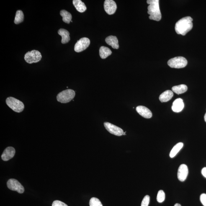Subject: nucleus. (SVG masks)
I'll return each instance as SVG.
<instances>
[{
  "label": "nucleus",
  "mask_w": 206,
  "mask_h": 206,
  "mask_svg": "<svg viewBox=\"0 0 206 206\" xmlns=\"http://www.w3.org/2000/svg\"><path fill=\"white\" fill-rule=\"evenodd\" d=\"M204 120H205V122H206V113L205 116H204Z\"/></svg>",
  "instance_id": "nucleus-31"
},
{
  "label": "nucleus",
  "mask_w": 206,
  "mask_h": 206,
  "mask_svg": "<svg viewBox=\"0 0 206 206\" xmlns=\"http://www.w3.org/2000/svg\"><path fill=\"white\" fill-rule=\"evenodd\" d=\"M90 44V41L87 37L80 39L75 44L74 49L75 52H80L88 48Z\"/></svg>",
  "instance_id": "nucleus-8"
},
{
  "label": "nucleus",
  "mask_w": 206,
  "mask_h": 206,
  "mask_svg": "<svg viewBox=\"0 0 206 206\" xmlns=\"http://www.w3.org/2000/svg\"><path fill=\"white\" fill-rule=\"evenodd\" d=\"M73 5L76 8L77 11L79 12L83 13L86 10L87 7L84 3L80 0H73Z\"/></svg>",
  "instance_id": "nucleus-18"
},
{
  "label": "nucleus",
  "mask_w": 206,
  "mask_h": 206,
  "mask_svg": "<svg viewBox=\"0 0 206 206\" xmlns=\"http://www.w3.org/2000/svg\"><path fill=\"white\" fill-rule=\"evenodd\" d=\"M24 20V14L23 11L21 10L17 11L16 12L15 18V24H19L22 22Z\"/></svg>",
  "instance_id": "nucleus-23"
},
{
  "label": "nucleus",
  "mask_w": 206,
  "mask_h": 206,
  "mask_svg": "<svg viewBox=\"0 0 206 206\" xmlns=\"http://www.w3.org/2000/svg\"><path fill=\"white\" fill-rule=\"evenodd\" d=\"M15 150L13 147H9L6 148L2 155V159L4 161H7L14 156Z\"/></svg>",
  "instance_id": "nucleus-12"
},
{
  "label": "nucleus",
  "mask_w": 206,
  "mask_h": 206,
  "mask_svg": "<svg viewBox=\"0 0 206 206\" xmlns=\"http://www.w3.org/2000/svg\"><path fill=\"white\" fill-rule=\"evenodd\" d=\"M187 90V87L185 84H181L179 85L173 86L172 88V90L178 94H183Z\"/></svg>",
  "instance_id": "nucleus-20"
},
{
  "label": "nucleus",
  "mask_w": 206,
  "mask_h": 206,
  "mask_svg": "<svg viewBox=\"0 0 206 206\" xmlns=\"http://www.w3.org/2000/svg\"><path fill=\"white\" fill-rule=\"evenodd\" d=\"M184 107V104L181 98L176 99L173 102L172 109L173 112L176 113L181 112Z\"/></svg>",
  "instance_id": "nucleus-14"
},
{
  "label": "nucleus",
  "mask_w": 206,
  "mask_h": 206,
  "mask_svg": "<svg viewBox=\"0 0 206 206\" xmlns=\"http://www.w3.org/2000/svg\"><path fill=\"white\" fill-rule=\"evenodd\" d=\"M165 198V195L164 191L163 190H160L158 191L157 199L159 203H162L163 202Z\"/></svg>",
  "instance_id": "nucleus-25"
},
{
  "label": "nucleus",
  "mask_w": 206,
  "mask_h": 206,
  "mask_svg": "<svg viewBox=\"0 0 206 206\" xmlns=\"http://www.w3.org/2000/svg\"><path fill=\"white\" fill-rule=\"evenodd\" d=\"M174 206H181L180 204H175Z\"/></svg>",
  "instance_id": "nucleus-30"
},
{
  "label": "nucleus",
  "mask_w": 206,
  "mask_h": 206,
  "mask_svg": "<svg viewBox=\"0 0 206 206\" xmlns=\"http://www.w3.org/2000/svg\"><path fill=\"white\" fill-rule=\"evenodd\" d=\"M173 93L172 91L166 90L162 93L159 97V100L161 102H166L169 101L173 97Z\"/></svg>",
  "instance_id": "nucleus-17"
},
{
  "label": "nucleus",
  "mask_w": 206,
  "mask_h": 206,
  "mask_svg": "<svg viewBox=\"0 0 206 206\" xmlns=\"http://www.w3.org/2000/svg\"><path fill=\"white\" fill-rule=\"evenodd\" d=\"M6 103L8 107L14 112L20 113L24 110V103L16 98L10 97L6 100Z\"/></svg>",
  "instance_id": "nucleus-3"
},
{
  "label": "nucleus",
  "mask_w": 206,
  "mask_h": 206,
  "mask_svg": "<svg viewBox=\"0 0 206 206\" xmlns=\"http://www.w3.org/2000/svg\"><path fill=\"white\" fill-rule=\"evenodd\" d=\"M60 15L63 18L62 20L63 22L68 24H70L72 19V15L70 12L63 10L60 11Z\"/></svg>",
  "instance_id": "nucleus-21"
},
{
  "label": "nucleus",
  "mask_w": 206,
  "mask_h": 206,
  "mask_svg": "<svg viewBox=\"0 0 206 206\" xmlns=\"http://www.w3.org/2000/svg\"><path fill=\"white\" fill-rule=\"evenodd\" d=\"M147 3L149 5L148 6V13L150 16L149 19L152 20L159 21L161 19V14L159 7V0H148Z\"/></svg>",
  "instance_id": "nucleus-2"
},
{
  "label": "nucleus",
  "mask_w": 206,
  "mask_h": 206,
  "mask_svg": "<svg viewBox=\"0 0 206 206\" xmlns=\"http://www.w3.org/2000/svg\"><path fill=\"white\" fill-rule=\"evenodd\" d=\"M200 200L203 205L206 206V194H203L201 195Z\"/></svg>",
  "instance_id": "nucleus-28"
},
{
  "label": "nucleus",
  "mask_w": 206,
  "mask_h": 206,
  "mask_svg": "<svg viewBox=\"0 0 206 206\" xmlns=\"http://www.w3.org/2000/svg\"><path fill=\"white\" fill-rule=\"evenodd\" d=\"M104 8L106 12L110 15L115 12L117 6L115 2L113 0H106L104 2Z\"/></svg>",
  "instance_id": "nucleus-10"
},
{
  "label": "nucleus",
  "mask_w": 206,
  "mask_h": 206,
  "mask_svg": "<svg viewBox=\"0 0 206 206\" xmlns=\"http://www.w3.org/2000/svg\"><path fill=\"white\" fill-rule=\"evenodd\" d=\"M168 64L172 68H183L187 65V61L184 57H175L168 60Z\"/></svg>",
  "instance_id": "nucleus-5"
},
{
  "label": "nucleus",
  "mask_w": 206,
  "mask_h": 206,
  "mask_svg": "<svg viewBox=\"0 0 206 206\" xmlns=\"http://www.w3.org/2000/svg\"><path fill=\"white\" fill-rule=\"evenodd\" d=\"M75 96V91L73 90L68 89L59 93L57 96V99L58 102L65 104L70 102L74 99Z\"/></svg>",
  "instance_id": "nucleus-4"
},
{
  "label": "nucleus",
  "mask_w": 206,
  "mask_h": 206,
  "mask_svg": "<svg viewBox=\"0 0 206 206\" xmlns=\"http://www.w3.org/2000/svg\"><path fill=\"white\" fill-rule=\"evenodd\" d=\"M41 58V54L37 50H32L27 52L24 57L25 61L29 64L38 62Z\"/></svg>",
  "instance_id": "nucleus-6"
},
{
  "label": "nucleus",
  "mask_w": 206,
  "mask_h": 206,
  "mask_svg": "<svg viewBox=\"0 0 206 206\" xmlns=\"http://www.w3.org/2000/svg\"><path fill=\"white\" fill-rule=\"evenodd\" d=\"M105 41L108 45L111 46L113 48H119L118 41L117 37L115 36H110L107 37L105 39Z\"/></svg>",
  "instance_id": "nucleus-15"
},
{
  "label": "nucleus",
  "mask_w": 206,
  "mask_h": 206,
  "mask_svg": "<svg viewBox=\"0 0 206 206\" xmlns=\"http://www.w3.org/2000/svg\"><path fill=\"white\" fill-rule=\"evenodd\" d=\"M189 170L187 166L185 164H182L179 166L178 172V179L181 182L186 180L188 174Z\"/></svg>",
  "instance_id": "nucleus-11"
},
{
  "label": "nucleus",
  "mask_w": 206,
  "mask_h": 206,
  "mask_svg": "<svg viewBox=\"0 0 206 206\" xmlns=\"http://www.w3.org/2000/svg\"><path fill=\"white\" fill-rule=\"evenodd\" d=\"M52 206H68L67 204L61 201L55 200L54 201L52 204Z\"/></svg>",
  "instance_id": "nucleus-27"
},
{
  "label": "nucleus",
  "mask_w": 206,
  "mask_h": 206,
  "mask_svg": "<svg viewBox=\"0 0 206 206\" xmlns=\"http://www.w3.org/2000/svg\"><path fill=\"white\" fill-rule=\"evenodd\" d=\"M112 52L108 47L102 46L99 49V55L101 58L105 59L112 54Z\"/></svg>",
  "instance_id": "nucleus-19"
},
{
  "label": "nucleus",
  "mask_w": 206,
  "mask_h": 206,
  "mask_svg": "<svg viewBox=\"0 0 206 206\" xmlns=\"http://www.w3.org/2000/svg\"><path fill=\"white\" fill-rule=\"evenodd\" d=\"M7 187L13 191H16L19 193L22 194L24 191V188L17 180L11 179L9 180L7 182Z\"/></svg>",
  "instance_id": "nucleus-7"
},
{
  "label": "nucleus",
  "mask_w": 206,
  "mask_h": 206,
  "mask_svg": "<svg viewBox=\"0 0 206 206\" xmlns=\"http://www.w3.org/2000/svg\"><path fill=\"white\" fill-rule=\"evenodd\" d=\"M183 145L184 144L182 143H179L176 144L171 150L170 154V157L171 158L174 157L182 148Z\"/></svg>",
  "instance_id": "nucleus-22"
},
{
  "label": "nucleus",
  "mask_w": 206,
  "mask_h": 206,
  "mask_svg": "<svg viewBox=\"0 0 206 206\" xmlns=\"http://www.w3.org/2000/svg\"><path fill=\"white\" fill-rule=\"evenodd\" d=\"M150 200V196L148 195H145L142 201L141 206H148Z\"/></svg>",
  "instance_id": "nucleus-26"
},
{
  "label": "nucleus",
  "mask_w": 206,
  "mask_h": 206,
  "mask_svg": "<svg viewBox=\"0 0 206 206\" xmlns=\"http://www.w3.org/2000/svg\"><path fill=\"white\" fill-rule=\"evenodd\" d=\"M90 206H103L102 203L99 199L96 197H92L89 201Z\"/></svg>",
  "instance_id": "nucleus-24"
},
{
  "label": "nucleus",
  "mask_w": 206,
  "mask_h": 206,
  "mask_svg": "<svg viewBox=\"0 0 206 206\" xmlns=\"http://www.w3.org/2000/svg\"><path fill=\"white\" fill-rule=\"evenodd\" d=\"M202 173L203 175L206 178V168H204L202 170Z\"/></svg>",
  "instance_id": "nucleus-29"
},
{
  "label": "nucleus",
  "mask_w": 206,
  "mask_h": 206,
  "mask_svg": "<svg viewBox=\"0 0 206 206\" xmlns=\"http://www.w3.org/2000/svg\"><path fill=\"white\" fill-rule=\"evenodd\" d=\"M58 33L59 35L62 37V43L63 44H66L70 40V33L67 30L61 28L59 29Z\"/></svg>",
  "instance_id": "nucleus-16"
},
{
  "label": "nucleus",
  "mask_w": 206,
  "mask_h": 206,
  "mask_svg": "<svg viewBox=\"0 0 206 206\" xmlns=\"http://www.w3.org/2000/svg\"><path fill=\"white\" fill-rule=\"evenodd\" d=\"M136 110L140 115L145 118H151L152 116L151 111L144 106L141 105L137 106Z\"/></svg>",
  "instance_id": "nucleus-13"
},
{
  "label": "nucleus",
  "mask_w": 206,
  "mask_h": 206,
  "mask_svg": "<svg viewBox=\"0 0 206 206\" xmlns=\"http://www.w3.org/2000/svg\"><path fill=\"white\" fill-rule=\"evenodd\" d=\"M104 125L105 129L109 133L117 136H120L123 135L124 131L122 129L109 122H105Z\"/></svg>",
  "instance_id": "nucleus-9"
},
{
  "label": "nucleus",
  "mask_w": 206,
  "mask_h": 206,
  "mask_svg": "<svg viewBox=\"0 0 206 206\" xmlns=\"http://www.w3.org/2000/svg\"><path fill=\"white\" fill-rule=\"evenodd\" d=\"M193 19L190 17H186L182 18L176 23L175 29L176 33L185 35L192 29L193 28Z\"/></svg>",
  "instance_id": "nucleus-1"
}]
</instances>
